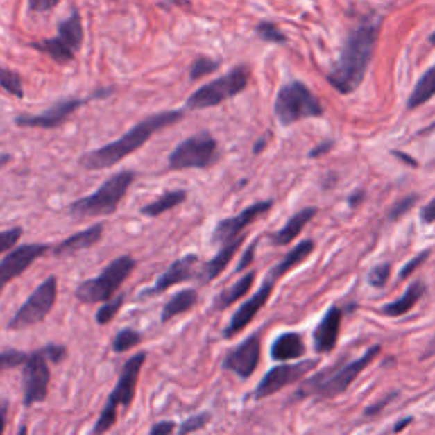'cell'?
<instances>
[{
	"mask_svg": "<svg viewBox=\"0 0 435 435\" xmlns=\"http://www.w3.org/2000/svg\"><path fill=\"white\" fill-rule=\"evenodd\" d=\"M425 293H427L425 282L423 281L411 282V284L408 286V289L404 291L398 300L388 302V305H384L383 308H381V315L391 316V318H395V316H402L404 315V313L410 312V309L413 308L420 300H422V296Z\"/></svg>",
	"mask_w": 435,
	"mask_h": 435,
	"instance_id": "cb8c5ba5",
	"label": "cell"
},
{
	"mask_svg": "<svg viewBox=\"0 0 435 435\" xmlns=\"http://www.w3.org/2000/svg\"><path fill=\"white\" fill-rule=\"evenodd\" d=\"M10 162H12V155H9V153L0 155V169L7 167V165H9Z\"/></svg>",
	"mask_w": 435,
	"mask_h": 435,
	"instance_id": "f5cc1de1",
	"label": "cell"
},
{
	"mask_svg": "<svg viewBox=\"0 0 435 435\" xmlns=\"http://www.w3.org/2000/svg\"><path fill=\"white\" fill-rule=\"evenodd\" d=\"M274 114L282 126L301 119L323 116V105L302 82L293 80L279 89L274 101Z\"/></svg>",
	"mask_w": 435,
	"mask_h": 435,
	"instance_id": "52a82bcc",
	"label": "cell"
},
{
	"mask_svg": "<svg viewBox=\"0 0 435 435\" xmlns=\"http://www.w3.org/2000/svg\"><path fill=\"white\" fill-rule=\"evenodd\" d=\"M420 219H422L425 225H432V223H435V198L420 210Z\"/></svg>",
	"mask_w": 435,
	"mask_h": 435,
	"instance_id": "f6af8a7d",
	"label": "cell"
},
{
	"mask_svg": "<svg viewBox=\"0 0 435 435\" xmlns=\"http://www.w3.org/2000/svg\"><path fill=\"white\" fill-rule=\"evenodd\" d=\"M313 250H315V241H313L312 238H306V240L300 241V244H298L289 253H287L281 262H278L274 267L271 268V271H268L267 278L278 281L279 278H282V275H284L286 272H289L291 268L300 266L301 262H305V260L312 255Z\"/></svg>",
	"mask_w": 435,
	"mask_h": 435,
	"instance_id": "484cf974",
	"label": "cell"
},
{
	"mask_svg": "<svg viewBox=\"0 0 435 435\" xmlns=\"http://www.w3.org/2000/svg\"><path fill=\"white\" fill-rule=\"evenodd\" d=\"M182 117L184 111H164L145 117V119L135 124L130 131H126L114 142H109L108 145H102L99 148L85 151L78 158V165L85 170H104L114 167L121 160H124L131 153H135L136 150L142 148L155 133L169 126H173Z\"/></svg>",
	"mask_w": 435,
	"mask_h": 435,
	"instance_id": "7a4b0ae2",
	"label": "cell"
},
{
	"mask_svg": "<svg viewBox=\"0 0 435 435\" xmlns=\"http://www.w3.org/2000/svg\"><path fill=\"white\" fill-rule=\"evenodd\" d=\"M429 43L432 44V46H435V31H434V33L430 34V36H429Z\"/></svg>",
	"mask_w": 435,
	"mask_h": 435,
	"instance_id": "6f0895ef",
	"label": "cell"
},
{
	"mask_svg": "<svg viewBox=\"0 0 435 435\" xmlns=\"http://www.w3.org/2000/svg\"><path fill=\"white\" fill-rule=\"evenodd\" d=\"M173 430H176V422H172V420H162V422H157L151 427L150 435H169Z\"/></svg>",
	"mask_w": 435,
	"mask_h": 435,
	"instance_id": "7bdbcfd3",
	"label": "cell"
},
{
	"mask_svg": "<svg viewBox=\"0 0 435 435\" xmlns=\"http://www.w3.org/2000/svg\"><path fill=\"white\" fill-rule=\"evenodd\" d=\"M422 133H435V121H434L432 124H430L429 128H425V130H423Z\"/></svg>",
	"mask_w": 435,
	"mask_h": 435,
	"instance_id": "9f6ffc18",
	"label": "cell"
},
{
	"mask_svg": "<svg viewBox=\"0 0 435 435\" xmlns=\"http://www.w3.org/2000/svg\"><path fill=\"white\" fill-rule=\"evenodd\" d=\"M135 179L136 173L133 170L126 169L112 173L108 180L101 184L96 192L71 203L68 206V214L77 219L111 216L117 211Z\"/></svg>",
	"mask_w": 435,
	"mask_h": 435,
	"instance_id": "3957f363",
	"label": "cell"
},
{
	"mask_svg": "<svg viewBox=\"0 0 435 435\" xmlns=\"http://www.w3.org/2000/svg\"><path fill=\"white\" fill-rule=\"evenodd\" d=\"M89 99H62L48 108L41 114H19L14 123L19 128H37V130H55L63 126Z\"/></svg>",
	"mask_w": 435,
	"mask_h": 435,
	"instance_id": "9a60e30c",
	"label": "cell"
},
{
	"mask_svg": "<svg viewBox=\"0 0 435 435\" xmlns=\"http://www.w3.org/2000/svg\"><path fill=\"white\" fill-rule=\"evenodd\" d=\"M50 252L51 245L48 244H26L10 248V252H7L6 257L0 260V294L3 293L10 281L19 278L37 259L48 255Z\"/></svg>",
	"mask_w": 435,
	"mask_h": 435,
	"instance_id": "5bb4252c",
	"label": "cell"
},
{
	"mask_svg": "<svg viewBox=\"0 0 435 435\" xmlns=\"http://www.w3.org/2000/svg\"><path fill=\"white\" fill-rule=\"evenodd\" d=\"M198 302V291L196 289H182L177 294H173L170 300L165 302L164 308H162V323H167L172 318H176L177 315H182L187 313L189 309H192Z\"/></svg>",
	"mask_w": 435,
	"mask_h": 435,
	"instance_id": "83f0119b",
	"label": "cell"
},
{
	"mask_svg": "<svg viewBox=\"0 0 435 435\" xmlns=\"http://www.w3.org/2000/svg\"><path fill=\"white\" fill-rule=\"evenodd\" d=\"M274 282H275L274 279L267 278L266 281L262 282V286L259 287V291H257L255 294H252V298H248L247 301H244L238 306V309L233 313L232 320H230L228 327L223 332V336H225V339H233L234 335L240 334L241 330H245V328L248 327V323L255 318L257 313L267 305L268 298H271L272 294V289H274Z\"/></svg>",
	"mask_w": 435,
	"mask_h": 435,
	"instance_id": "ac0fdd59",
	"label": "cell"
},
{
	"mask_svg": "<svg viewBox=\"0 0 435 435\" xmlns=\"http://www.w3.org/2000/svg\"><path fill=\"white\" fill-rule=\"evenodd\" d=\"M56 298H58V278L56 275H48L33 291L31 296L22 302L16 315L9 320L7 330H24V328L34 327V325L44 321L51 313V309L55 308Z\"/></svg>",
	"mask_w": 435,
	"mask_h": 435,
	"instance_id": "9c48e42d",
	"label": "cell"
},
{
	"mask_svg": "<svg viewBox=\"0 0 435 435\" xmlns=\"http://www.w3.org/2000/svg\"><path fill=\"white\" fill-rule=\"evenodd\" d=\"M316 366H318V362L315 359H308V361L296 362V364H279L275 368L268 369L266 376L257 384L255 391H253V398L264 400L275 395V393L287 388V386L298 383L309 370L315 369Z\"/></svg>",
	"mask_w": 435,
	"mask_h": 435,
	"instance_id": "4fadbf2b",
	"label": "cell"
},
{
	"mask_svg": "<svg viewBox=\"0 0 435 435\" xmlns=\"http://www.w3.org/2000/svg\"><path fill=\"white\" fill-rule=\"evenodd\" d=\"M136 268V260L131 255H119L102 268L97 278L87 279L75 289V298L84 305L104 302L119 291Z\"/></svg>",
	"mask_w": 435,
	"mask_h": 435,
	"instance_id": "5b68a950",
	"label": "cell"
},
{
	"mask_svg": "<svg viewBox=\"0 0 435 435\" xmlns=\"http://www.w3.org/2000/svg\"><path fill=\"white\" fill-rule=\"evenodd\" d=\"M22 233L24 232H22L21 226H14V228L0 232V255L9 252L12 247H16V245L19 244V240L22 238Z\"/></svg>",
	"mask_w": 435,
	"mask_h": 435,
	"instance_id": "74e56055",
	"label": "cell"
},
{
	"mask_svg": "<svg viewBox=\"0 0 435 435\" xmlns=\"http://www.w3.org/2000/svg\"><path fill=\"white\" fill-rule=\"evenodd\" d=\"M50 381V357H48L46 346H43L28 354L22 364V404L24 408L46 402Z\"/></svg>",
	"mask_w": 435,
	"mask_h": 435,
	"instance_id": "7c38bea8",
	"label": "cell"
},
{
	"mask_svg": "<svg viewBox=\"0 0 435 435\" xmlns=\"http://www.w3.org/2000/svg\"><path fill=\"white\" fill-rule=\"evenodd\" d=\"M7 413H9V402H0V435L6 432V423H7Z\"/></svg>",
	"mask_w": 435,
	"mask_h": 435,
	"instance_id": "c3c4849f",
	"label": "cell"
},
{
	"mask_svg": "<svg viewBox=\"0 0 435 435\" xmlns=\"http://www.w3.org/2000/svg\"><path fill=\"white\" fill-rule=\"evenodd\" d=\"M272 204H274L272 201H259V203L252 204V206L245 207L241 213L234 214V216L232 218H225V219H221V221H218V225L214 226L211 241L216 245L218 244L223 245V244H226V241L237 238L238 234L244 232L248 225H252V223L255 221L260 214L267 213V211L272 207Z\"/></svg>",
	"mask_w": 435,
	"mask_h": 435,
	"instance_id": "d6986e66",
	"label": "cell"
},
{
	"mask_svg": "<svg viewBox=\"0 0 435 435\" xmlns=\"http://www.w3.org/2000/svg\"><path fill=\"white\" fill-rule=\"evenodd\" d=\"M255 33L259 34L260 40L267 41V43H275V44H284L287 43L286 34L279 29V26L275 22L271 21H260L255 26Z\"/></svg>",
	"mask_w": 435,
	"mask_h": 435,
	"instance_id": "836d02e7",
	"label": "cell"
},
{
	"mask_svg": "<svg viewBox=\"0 0 435 435\" xmlns=\"http://www.w3.org/2000/svg\"><path fill=\"white\" fill-rule=\"evenodd\" d=\"M248 82H250V70L247 65L234 67L228 74L223 77L216 78V80L210 82V84L199 87L189 99L185 101V108L187 109H207L216 108L221 102L232 99V97L238 96L247 89Z\"/></svg>",
	"mask_w": 435,
	"mask_h": 435,
	"instance_id": "ba28073f",
	"label": "cell"
},
{
	"mask_svg": "<svg viewBox=\"0 0 435 435\" xmlns=\"http://www.w3.org/2000/svg\"><path fill=\"white\" fill-rule=\"evenodd\" d=\"M82 41H84V26L77 10H74L58 26V36L31 43V48L48 55L58 65H68L74 62L75 55L82 48Z\"/></svg>",
	"mask_w": 435,
	"mask_h": 435,
	"instance_id": "30bf717a",
	"label": "cell"
},
{
	"mask_svg": "<svg viewBox=\"0 0 435 435\" xmlns=\"http://www.w3.org/2000/svg\"><path fill=\"white\" fill-rule=\"evenodd\" d=\"M435 96V65H432L425 74L420 77L417 85L411 90L410 97H408L407 108L408 109H417L420 105H423L425 102H429Z\"/></svg>",
	"mask_w": 435,
	"mask_h": 435,
	"instance_id": "f546056e",
	"label": "cell"
},
{
	"mask_svg": "<svg viewBox=\"0 0 435 435\" xmlns=\"http://www.w3.org/2000/svg\"><path fill=\"white\" fill-rule=\"evenodd\" d=\"M381 24H383V19L370 14L349 33L342 53L327 77L328 84L334 87L336 92L347 96V94L355 92L364 82L368 68L373 62L377 40H379Z\"/></svg>",
	"mask_w": 435,
	"mask_h": 435,
	"instance_id": "6da1fadb",
	"label": "cell"
},
{
	"mask_svg": "<svg viewBox=\"0 0 435 435\" xmlns=\"http://www.w3.org/2000/svg\"><path fill=\"white\" fill-rule=\"evenodd\" d=\"M0 87L10 96L22 99L24 97V87H22V78L17 71L9 70V68H0Z\"/></svg>",
	"mask_w": 435,
	"mask_h": 435,
	"instance_id": "d6a6232c",
	"label": "cell"
},
{
	"mask_svg": "<svg viewBox=\"0 0 435 435\" xmlns=\"http://www.w3.org/2000/svg\"><path fill=\"white\" fill-rule=\"evenodd\" d=\"M219 151L216 139L207 131L192 135L180 142L169 155L170 170L207 169L218 160Z\"/></svg>",
	"mask_w": 435,
	"mask_h": 435,
	"instance_id": "8fae6325",
	"label": "cell"
},
{
	"mask_svg": "<svg viewBox=\"0 0 435 435\" xmlns=\"http://www.w3.org/2000/svg\"><path fill=\"white\" fill-rule=\"evenodd\" d=\"M260 350H262L260 335H248L244 342L238 343L234 349L226 354L225 361H223V368L226 370H232L240 379H248L255 373L257 366H259Z\"/></svg>",
	"mask_w": 435,
	"mask_h": 435,
	"instance_id": "2e32d148",
	"label": "cell"
},
{
	"mask_svg": "<svg viewBox=\"0 0 435 435\" xmlns=\"http://www.w3.org/2000/svg\"><path fill=\"white\" fill-rule=\"evenodd\" d=\"M255 278H257V272L250 271V272H247L245 275H241V278L238 279V281L234 282L232 287H228V289H223L221 293H219L218 296L214 298L213 309H216V312H219V309H226V308H230L233 302L241 300V298H244L245 294L250 291V287L253 284V281H255Z\"/></svg>",
	"mask_w": 435,
	"mask_h": 435,
	"instance_id": "4316f807",
	"label": "cell"
},
{
	"mask_svg": "<svg viewBox=\"0 0 435 435\" xmlns=\"http://www.w3.org/2000/svg\"><path fill=\"white\" fill-rule=\"evenodd\" d=\"M185 199H187V192L182 191V189H177V191H167L165 194H162L160 198L155 199V201L145 204V206L139 210V213H142L143 216L157 218V216H160V214L173 210V207H177L179 204H182Z\"/></svg>",
	"mask_w": 435,
	"mask_h": 435,
	"instance_id": "f1b7e54d",
	"label": "cell"
},
{
	"mask_svg": "<svg viewBox=\"0 0 435 435\" xmlns=\"http://www.w3.org/2000/svg\"><path fill=\"white\" fill-rule=\"evenodd\" d=\"M332 146H334V142H332V139H325L321 145L315 146V148L309 151V158H316V157H321V155L328 153V151L332 150Z\"/></svg>",
	"mask_w": 435,
	"mask_h": 435,
	"instance_id": "7dc6e473",
	"label": "cell"
},
{
	"mask_svg": "<svg viewBox=\"0 0 435 435\" xmlns=\"http://www.w3.org/2000/svg\"><path fill=\"white\" fill-rule=\"evenodd\" d=\"M124 300H126V294L121 293L116 298H111V300L102 302V306L96 313V323L101 325V327L111 323L116 318L117 313H119L121 306L124 305Z\"/></svg>",
	"mask_w": 435,
	"mask_h": 435,
	"instance_id": "4dcf8cb0",
	"label": "cell"
},
{
	"mask_svg": "<svg viewBox=\"0 0 435 435\" xmlns=\"http://www.w3.org/2000/svg\"><path fill=\"white\" fill-rule=\"evenodd\" d=\"M219 68L218 60H211L206 58V56H201V58L194 60L191 65V70H189V77L191 80H199V78L206 77V75L213 74Z\"/></svg>",
	"mask_w": 435,
	"mask_h": 435,
	"instance_id": "e575fe53",
	"label": "cell"
},
{
	"mask_svg": "<svg viewBox=\"0 0 435 435\" xmlns=\"http://www.w3.org/2000/svg\"><path fill=\"white\" fill-rule=\"evenodd\" d=\"M340 325H342V312L339 306H330L313 332L316 354H328L335 349L340 335Z\"/></svg>",
	"mask_w": 435,
	"mask_h": 435,
	"instance_id": "ffe728a7",
	"label": "cell"
},
{
	"mask_svg": "<svg viewBox=\"0 0 435 435\" xmlns=\"http://www.w3.org/2000/svg\"><path fill=\"white\" fill-rule=\"evenodd\" d=\"M102 234H104V225L96 223V225L89 226V228L82 230V232L71 234V237L60 241L55 248H51V255L56 257V259H65V257L75 255V253L82 250H89L94 245L99 244L102 240Z\"/></svg>",
	"mask_w": 435,
	"mask_h": 435,
	"instance_id": "44dd1931",
	"label": "cell"
},
{
	"mask_svg": "<svg viewBox=\"0 0 435 435\" xmlns=\"http://www.w3.org/2000/svg\"><path fill=\"white\" fill-rule=\"evenodd\" d=\"M315 214H316V207H305V210H301L300 213L291 216L279 232H275L274 234H272L271 237L272 244L289 245L291 241L296 240L298 234L302 232V228H305V226L308 225L313 218H315Z\"/></svg>",
	"mask_w": 435,
	"mask_h": 435,
	"instance_id": "d4e9b609",
	"label": "cell"
},
{
	"mask_svg": "<svg viewBox=\"0 0 435 435\" xmlns=\"http://www.w3.org/2000/svg\"><path fill=\"white\" fill-rule=\"evenodd\" d=\"M244 241H245V234H240V237H237V238H233V240L223 244V247L219 248V252L216 253V255H214L210 262L204 264L201 272H198L201 281L211 282V281H214L218 275H221V272L228 267V264L232 262L234 253L238 252V248H240V245L244 244Z\"/></svg>",
	"mask_w": 435,
	"mask_h": 435,
	"instance_id": "7402d4cb",
	"label": "cell"
},
{
	"mask_svg": "<svg viewBox=\"0 0 435 435\" xmlns=\"http://www.w3.org/2000/svg\"><path fill=\"white\" fill-rule=\"evenodd\" d=\"M210 420H211V413H207V411H201V413L192 415V417H189L185 422H182V425L177 429V432H179V435L198 432V430H203L204 427L210 423Z\"/></svg>",
	"mask_w": 435,
	"mask_h": 435,
	"instance_id": "d590c367",
	"label": "cell"
},
{
	"mask_svg": "<svg viewBox=\"0 0 435 435\" xmlns=\"http://www.w3.org/2000/svg\"><path fill=\"white\" fill-rule=\"evenodd\" d=\"M26 357H28V354H26V352L16 350V349L0 352V373H2V370L19 368V366L24 364Z\"/></svg>",
	"mask_w": 435,
	"mask_h": 435,
	"instance_id": "8d00e7d4",
	"label": "cell"
},
{
	"mask_svg": "<svg viewBox=\"0 0 435 435\" xmlns=\"http://www.w3.org/2000/svg\"><path fill=\"white\" fill-rule=\"evenodd\" d=\"M62 0H28V6L33 12H48L55 9Z\"/></svg>",
	"mask_w": 435,
	"mask_h": 435,
	"instance_id": "b9f144b4",
	"label": "cell"
},
{
	"mask_svg": "<svg viewBox=\"0 0 435 435\" xmlns=\"http://www.w3.org/2000/svg\"><path fill=\"white\" fill-rule=\"evenodd\" d=\"M381 352L379 346H373L366 350V354L362 357L355 359V361L347 362L342 368L332 370V373H321L316 374L315 377L305 383V386L300 389L298 395L301 396H309L315 395L320 398H335V396L342 395L347 389L350 388V384L354 383L355 377L362 373L370 362L376 359V355Z\"/></svg>",
	"mask_w": 435,
	"mask_h": 435,
	"instance_id": "8992f818",
	"label": "cell"
},
{
	"mask_svg": "<svg viewBox=\"0 0 435 435\" xmlns=\"http://www.w3.org/2000/svg\"><path fill=\"white\" fill-rule=\"evenodd\" d=\"M395 398H396V393H391V395L386 396V398L381 400L379 403H376V404H373V407H369L368 410H366V415H368V417H369V415H376V413H379V411L383 410V407H386V404L391 403L393 400H395Z\"/></svg>",
	"mask_w": 435,
	"mask_h": 435,
	"instance_id": "bcb514c9",
	"label": "cell"
},
{
	"mask_svg": "<svg viewBox=\"0 0 435 435\" xmlns=\"http://www.w3.org/2000/svg\"><path fill=\"white\" fill-rule=\"evenodd\" d=\"M142 343V334L139 332L133 330V328H123L116 334L114 339H112L111 349L116 354H124V352L131 350L133 347Z\"/></svg>",
	"mask_w": 435,
	"mask_h": 435,
	"instance_id": "1f68e13d",
	"label": "cell"
},
{
	"mask_svg": "<svg viewBox=\"0 0 435 435\" xmlns=\"http://www.w3.org/2000/svg\"><path fill=\"white\" fill-rule=\"evenodd\" d=\"M364 198H366V192L362 191V189H357V191L352 192L349 198H347V203H349L350 207H355L364 201Z\"/></svg>",
	"mask_w": 435,
	"mask_h": 435,
	"instance_id": "681fc988",
	"label": "cell"
},
{
	"mask_svg": "<svg viewBox=\"0 0 435 435\" xmlns=\"http://www.w3.org/2000/svg\"><path fill=\"white\" fill-rule=\"evenodd\" d=\"M306 352V346L302 342L301 335L296 334V332H286V334H281L278 339L274 340L271 347V357L274 361L279 362H286L291 361V359H298L301 357Z\"/></svg>",
	"mask_w": 435,
	"mask_h": 435,
	"instance_id": "603a6c76",
	"label": "cell"
},
{
	"mask_svg": "<svg viewBox=\"0 0 435 435\" xmlns=\"http://www.w3.org/2000/svg\"><path fill=\"white\" fill-rule=\"evenodd\" d=\"M389 274H391V264H379V266H376L369 272L368 282L373 287H384L389 279Z\"/></svg>",
	"mask_w": 435,
	"mask_h": 435,
	"instance_id": "f35d334b",
	"label": "cell"
},
{
	"mask_svg": "<svg viewBox=\"0 0 435 435\" xmlns=\"http://www.w3.org/2000/svg\"><path fill=\"white\" fill-rule=\"evenodd\" d=\"M264 145H266V138H262V139H260L259 143H257L255 148H253V150H255V153H259V151L262 150V146H264Z\"/></svg>",
	"mask_w": 435,
	"mask_h": 435,
	"instance_id": "11a10c76",
	"label": "cell"
},
{
	"mask_svg": "<svg viewBox=\"0 0 435 435\" xmlns=\"http://www.w3.org/2000/svg\"><path fill=\"white\" fill-rule=\"evenodd\" d=\"M430 255V250H423V252H420L418 255H415L413 259L410 260V262H407V266H404L402 271H400V274H398V281H403V279H407L408 275L411 274V272H415L417 271V268L422 266L423 262H425V259L427 257Z\"/></svg>",
	"mask_w": 435,
	"mask_h": 435,
	"instance_id": "60d3db41",
	"label": "cell"
},
{
	"mask_svg": "<svg viewBox=\"0 0 435 435\" xmlns=\"http://www.w3.org/2000/svg\"><path fill=\"white\" fill-rule=\"evenodd\" d=\"M257 245H259V240L253 241V244L250 245V247L247 248V252L244 253V257H241V260H240V262H238V266H237V268H234V271H237V272H241V271H244L245 267L250 266V264L253 262V257H255Z\"/></svg>",
	"mask_w": 435,
	"mask_h": 435,
	"instance_id": "ee69618b",
	"label": "cell"
},
{
	"mask_svg": "<svg viewBox=\"0 0 435 435\" xmlns=\"http://www.w3.org/2000/svg\"><path fill=\"white\" fill-rule=\"evenodd\" d=\"M145 361L146 352L142 350L138 352V354L131 355V357L124 362L119 374V379H117L112 391L109 393L108 402H105L99 418H97L96 425H94L92 434L101 435L109 432V430L116 425L117 417H119V413H117L119 408H123V413H126V411L130 410L136 395V388H138L139 373H142Z\"/></svg>",
	"mask_w": 435,
	"mask_h": 435,
	"instance_id": "277c9868",
	"label": "cell"
},
{
	"mask_svg": "<svg viewBox=\"0 0 435 435\" xmlns=\"http://www.w3.org/2000/svg\"><path fill=\"white\" fill-rule=\"evenodd\" d=\"M198 266H199V257L196 253H187V255L180 257L176 262L170 264V267L164 272L162 275H158V279L155 281V284L150 289H145L143 293H139V298H150L157 296V294L165 293L172 286L180 284V282H187L191 279L198 278Z\"/></svg>",
	"mask_w": 435,
	"mask_h": 435,
	"instance_id": "e0dca14e",
	"label": "cell"
},
{
	"mask_svg": "<svg viewBox=\"0 0 435 435\" xmlns=\"http://www.w3.org/2000/svg\"><path fill=\"white\" fill-rule=\"evenodd\" d=\"M417 201H418V196H415V194L407 196V198H403L402 201H398V203L395 204V206L391 207V211H389L388 218L391 219V221H395V219L402 218L403 214H407L408 211H410L411 207H413L415 204H417Z\"/></svg>",
	"mask_w": 435,
	"mask_h": 435,
	"instance_id": "ab89813d",
	"label": "cell"
},
{
	"mask_svg": "<svg viewBox=\"0 0 435 435\" xmlns=\"http://www.w3.org/2000/svg\"><path fill=\"white\" fill-rule=\"evenodd\" d=\"M435 355V336L432 339V342L429 343V347H427L425 352H423L422 359H429V357H434Z\"/></svg>",
	"mask_w": 435,
	"mask_h": 435,
	"instance_id": "816d5d0a",
	"label": "cell"
},
{
	"mask_svg": "<svg viewBox=\"0 0 435 435\" xmlns=\"http://www.w3.org/2000/svg\"><path fill=\"white\" fill-rule=\"evenodd\" d=\"M411 420H413V418H411V417H407V418L400 420V422H398V423H396V425H395V427H393V432H395V434H398V432H400V430H404V429H407V427H408V425H410V423H411Z\"/></svg>",
	"mask_w": 435,
	"mask_h": 435,
	"instance_id": "f907efd6",
	"label": "cell"
},
{
	"mask_svg": "<svg viewBox=\"0 0 435 435\" xmlns=\"http://www.w3.org/2000/svg\"><path fill=\"white\" fill-rule=\"evenodd\" d=\"M393 155H395V157H398V158H402V160H407L408 164L410 165H413V167H417V162L413 160V158H410V157H407V155L404 153H398V151H393Z\"/></svg>",
	"mask_w": 435,
	"mask_h": 435,
	"instance_id": "db71d44e",
	"label": "cell"
}]
</instances>
